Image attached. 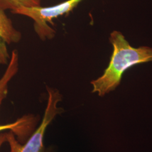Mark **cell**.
<instances>
[{
  "instance_id": "4",
  "label": "cell",
  "mask_w": 152,
  "mask_h": 152,
  "mask_svg": "<svg viewBox=\"0 0 152 152\" xmlns=\"http://www.w3.org/2000/svg\"><path fill=\"white\" fill-rule=\"evenodd\" d=\"M22 38V33L14 27L5 11L0 8V65L7 64L10 59L7 45L18 44Z\"/></svg>"
},
{
  "instance_id": "2",
  "label": "cell",
  "mask_w": 152,
  "mask_h": 152,
  "mask_svg": "<svg viewBox=\"0 0 152 152\" xmlns=\"http://www.w3.org/2000/svg\"><path fill=\"white\" fill-rule=\"evenodd\" d=\"M48 98L44 117L38 128L28 137L25 144L22 145L12 132H6V142L10 146L9 152H44V136L47 127L56 116L64 112L63 109L58 105L62 100V95L56 88L46 87Z\"/></svg>"
},
{
  "instance_id": "7",
  "label": "cell",
  "mask_w": 152,
  "mask_h": 152,
  "mask_svg": "<svg viewBox=\"0 0 152 152\" xmlns=\"http://www.w3.org/2000/svg\"><path fill=\"white\" fill-rule=\"evenodd\" d=\"M41 6L37 0H0V8L3 10H10L11 13L21 7Z\"/></svg>"
},
{
  "instance_id": "10",
  "label": "cell",
  "mask_w": 152,
  "mask_h": 152,
  "mask_svg": "<svg viewBox=\"0 0 152 152\" xmlns=\"http://www.w3.org/2000/svg\"><path fill=\"white\" fill-rule=\"evenodd\" d=\"M37 1H40V2H41L42 0H37Z\"/></svg>"
},
{
  "instance_id": "8",
  "label": "cell",
  "mask_w": 152,
  "mask_h": 152,
  "mask_svg": "<svg viewBox=\"0 0 152 152\" xmlns=\"http://www.w3.org/2000/svg\"><path fill=\"white\" fill-rule=\"evenodd\" d=\"M5 142H6V132H0V148Z\"/></svg>"
},
{
  "instance_id": "5",
  "label": "cell",
  "mask_w": 152,
  "mask_h": 152,
  "mask_svg": "<svg viewBox=\"0 0 152 152\" xmlns=\"http://www.w3.org/2000/svg\"><path fill=\"white\" fill-rule=\"evenodd\" d=\"M37 122V117L33 114L25 115L12 123L0 125V132L9 130L14 134L17 140L23 143L32 135Z\"/></svg>"
},
{
  "instance_id": "1",
  "label": "cell",
  "mask_w": 152,
  "mask_h": 152,
  "mask_svg": "<svg viewBox=\"0 0 152 152\" xmlns=\"http://www.w3.org/2000/svg\"><path fill=\"white\" fill-rule=\"evenodd\" d=\"M109 41L113 51L108 66L102 76L91 82L92 92L100 96L114 90L120 85L124 72L131 66L152 61V48H133L122 33L116 31L111 33Z\"/></svg>"
},
{
  "instance_id": "9",
  "label": "cell",
  "mask_w": 152,
  "mask_h": 152,
  "mask_svg": "<svg viewBox=\"0 0 152 152\" xmlns=\"http://www.w3.org/2000/svg\"><path fill=\"white\" fill-rule=\"evenodd\" d=\"M44 152H52V151H44Z\"/></svg>"
},
{
  "instance_id": "6",
  "label": "cell",
  "mask_w": 152,
  "mask_h": 152,
  "mask_svg": "<svg viewBox=\"0 0 152 152\" xmlns=\"http://www.w3.org/2000/svg\"><path fill=\"white\" fill-rule=\"evenodd\" d=\"M19 60L18 51L15 49L12 51L7 68L0 78V111L2 104L8 94L9 83L19 71Z\"/></svg>"
},
{
  "instance_id": "3",
  "label": "cell",
  "mask_w": 152,
  "mask_h": 152,
  "mask_svg": "<svg viewBox=\"0 0 152 152\" xmlns=\"http://www.w3.org/2000/svg\"><path fill=\"white\" fill-rule=\"evenodd\" d=\"M82 1L66 0L50 7L23 6L12 13L31 19L33 22L34 31L39 39L42 41L50 40L54 38L56 35V31L50 26V24H54L53 20L69 14Z\"/></svg>"
}]
</instances>
